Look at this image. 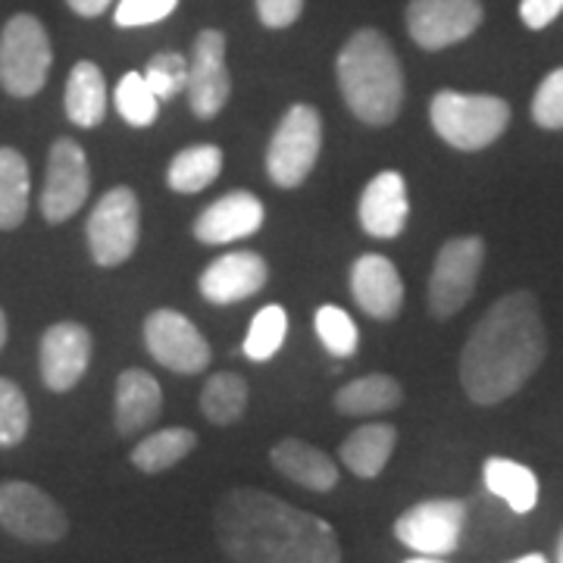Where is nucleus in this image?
Instances as JSON below:
<instances>
[{"instance_id": "f257e3e1", "label": "nucleus", "mask_w": 563, "mask_h": 563, "mask_svg": "<svg viewBox=\"0 0 563 563\" xmlns=\"http://www.w3.org/2000/svg\"><path fill=\"white\" fill-rule=\"evenodd\" d=\"M213 526L232 563H342L332 526L263 488L225 492Z\"/></svg>"}, {"instance_id": "f03ea898", "label": "nucleus", "mask_w": 563, "mask_h": 563, "mask_svg": "<svg viewBox=\"0 0 563 563\" xmlns=\"http://www.w3.org/2000/svg\"><path fill=\"white\" fill-rule=\"evenodd\" d=\"M548 351L542 310L532 291H510L473 325L461 354V383L470 401L501 404L542 366Z\"/></svg>"}, {"instance_id": "7ed1b4c3", "label": "nucleus", "mask_w": 563, "mask_h": 563, "mask_svg": "<svg viewBox=\"0 0 563 563\" xmlns=\"http://www.w3.org/2000/svg\"><path fill=\"white\" fill-rule=\"evenodd\" d=\"M335 76L351 113L366 125H388L401 113L404 69L383 32H354L335 60Z\"/></svg>"}, {"instance_id": "20e7f679", "label": "nucleus", "mask_w": 563, "mask_h": 563, "mask_svg": "<svg viewBox=\"0 0 563 563\" xmlns=\"http://www.w3.org/2000/svg\"><path fill=\"white\" fill-rule=\"evenodd\" d=\"M429 120L439 139L457 151H483L501 139L510 107L495 95H463V91H439L429 103Z\"/></svg>"}, {"instance_id": "39448f33", "label": "nucleus", "mask_w": 563, "mask_h": 563, "mask_svg": "<svg viewBox=\"0 0 563 563\" xmlns=\"http://www.w3.org/2000/svg\"><path fill=\"white\" fill-rule=\"evenodd\" d=\"M54 47L47 29L32 13H16L0 32V88L10 98H35L47 85Z\"/></svg>"}, {"instance_id": "423d86ee", "label": "nucleus", "mask_w": 563, "mask_h": 563, "mask_svg": "<svg viewBox=\"0 0 563 563\" xmlns=\"http://www.w3.org/2000/svg\"><path fill=\"white\" fill-rule=\"evenodd\" d=\"M322 144V120L317 107L295 103L282 117L269 147H266V173L279 188H298L317 166Z\"/></svg>"}, {"instance_id": "0eeeda50", "label": "nucleus", "mask_w": 563, "mask_h": 563, "mask_svg": "<svg viewBox=\"0 0 563 563\" xmlns=\"http://www.w3.org/2000/svg\"><path fill=\"white\" fill-rule=\"evenodd\" d=\"M0 529L25 544H57L69 532L63 507L25 479L0 483Z\"/></svg>"}, {"instance_id": "6e6552de", "label": "nucleus", "mask_w": 563, "mask_h": 563, "mask_svg": "<svg viewBox=\"0 0 563 563\" xmlns=\"http://www.w3.org/2000/svg\"><path fill=\"white\" fill-rule=\"evenodd\" d=\"M85 235L98 266H120L129 261L141 239V203L135 191L129 185L110 188L91 210Z\"/></svg>"}, {"instance_id": "1a4fd4ad", "label": "nucleus", "mask_w": 563, "mask_h": 563, "mask_svg": "<svg viewBox=\"0 0 563 563\" xmlns=\"http://www.w3.org/2000/svg\"><path fill=\"white\" fill-rule=\"evenodd\" d=\"M483 239L463 235V239L444 242L435 257V266H432V276H429V313L435 320H448L470 303L479 273H483Z\"/></svg>"}, {"instance_id": "9d476101", "label": "nucleus", "mask_w": 563, "mask_h": 563, "mask_svg": "<svg viewBox=\"0 0 563 563\" xmlns=\"http://www.w3.org/2000/svg\"><path fill=\"white\" fill-rule=\"evenodd\" d=\"M466 526V504L457 498H435L407 507L395 520V539L426 558H444L461 548Z\"/></svg>"}, {"instance_id": "9b49d317", "label": "nucleus", "mask_w": 563, "mask_h": 563, "mask_svg": "<svg viewBox=\"0 0 563 563\" xmlns=\"http://www.w3.org/2000/svg\"><path fill=\"white\" fill-rule=\"evenodd\" d=\"M91 191V169L79 141L57 139L47 154L44 191H41V213L47 222H66L79 213Z\"/></svg>"}, {"instance_id": "f8f14e48", "label": "nucleus", "mask_w": 563, "mask_h": 563, "mask_svg": "<svg viewBox=\"0 0 563 563\" xmlns=\"http://www.w3.org/2000/svg\"><path fill=\"white\" fill-rule=\"evenodd\" d=\"M144 344L154 361L181 376H195L210 366V344L198 332V325L179 310H154L144 320Z\"/></svg>"}, {"instance_id": "ddd939ff", "label": "nucleus", "mask_w": 563, "mask_h": 563, "mask_svg": "<svg viewBox=\"0 0 563 563\" xmlns=\"http://www.w3.org/2000/svg\"><path fill=\"white\" fill-rule=\"evenodd\" d=\"M188 107L198 120H213L232 95V76L225 66V35L220 29H203L195 38L188 60Z\"/></svg>"}, {"instance_id": "4468645a", "label": "nucleus", "mask_w": 563, "mask_h": 563, "mask_svg": "<svg viewBox=\"0 0 563 563\" xmlns=\"http://www.w3.org/2000/svg\"><path fill=\"white\" fill-rule=\"evenodd\" d=\"M483 25L479 0H410L407 32L422 51H442Z\"/></svg>"}, {"instance_id": "2eb2a0df", "label": "nucleus", "mask_w": 563, "mask_h": 563, "mask_svg": "<svg viewBox=\"0 0 563 563\" xmlns=\"http://www.w3.org/2000/svg\"><path fill=\"white\" fill-rule=\"evenodd\" d=\"M91 363V332L81 322H54L41 339L38 366L41 379L51 391H73L88 373Z\"/></svg>"}, {"instance_id": "dca6fc26", "label": "nucleus", "mask_w": 563, "mask_h": 563, "mask_svg": "<svg viewBox=\"0 0 563 563\" xmlns=\"http://www.w3.org/2000/svg\"><path fill=\"white\" fill-rule=\"evenodd\" d=\"M269 279V266L263 261L261 254L254 251H232V254H222L217 261L210 263L201 273V298L207 303H239L254 298L257 291H263V285Z\"/></svg>"}, {"instance_id": "f3484780", "label": "nucleus", "mask_w": 563, "mask_h": 563, "mask_svg": "<svg viewBox=\"0 0 563 563\" xmlns=\"http://www.w3.org/2000/svg\"><path fill=\"white\" fill-rule=\"evenodd\" d=\"M351 295L366 317L395 320L404 303V282L398 266L383 254L357 257L351 266Z\"/></svg>"}, {"instance_id": "a211bd4d", "label": "nucleus", "mask_w": 563, "mask_h": 563, "mask_svg": "<svg viewBox=\"0 0 563 563\" xmlns=\"http://www.w3.org/2000/svg\"><path fill=\"white\" fill-rule=\"evenodd\" d=\"M357 217L366 235L373 239H398L410 217V198H407V181L401 173L385 169L373 176L363 188Z\"/></svg>"}, {"instance_id": "6ab92c4d", "label": "nucleus", "mask_w": 563, "mask_h": 563, "mask_svg": "<svg viewBox=\"0 0 563 563\" xmlns=\"http://www.w3.org/2000/svg\"><path fill=\"white\" fill-rule=\"evenodd\" d=\"M266 220L261 198L251 191H229L195 220V239L203 244H232L251 239Z\"/></svg>"}, {"instance_id": "aec40b11", "label": "nucleus", "mask_w": 563, "mask_h": 563, "mask_svg": "<svg viewBox=\"0 0 563 563\" xmlns=\"http://www.w3.org/2000/svg\"><path fill=\"white\" fill-rule=\"evenodd\" d=\"M163 388L147 369H125L117 379V432L135 435L161 417Z\"/></svg>"}, {"instance_id": "412c9836", "label": "nucleus", "mask_w": 563, "mask_h": 563, "mask_svg": "<svg viewBox=\"0 0 563 563\" xmlns=\"http://www.w3.org/2000/svg\"><path fill=\"white\" fill-rule=\"evenodd\" d=\"M269 461L279 470L285 479L303 485L310 492H332L339 485V466L335 461L313 448V444L301 442V439H282L273 451Z\"/></svg>"}, {"instance_id": "4be33fe9", "label": "nucleus", "mask_w": 563, "mask_h": 563, "mask_svg": "<svg viewBox=\"0 0 563 563\" xmlns=\"http://www.w3.org/2000/svg\"><path fill=\"white\" fill-rule=\"evenodd\" d=\"M66 117L79 129H98L107 117V79L101 66L91 60H79L66 79Z\"/></svg>"}, {"instance_id": "5701e85b", "label": "nucleus", "mask_w": 563, "mask_h": 563, "mask_svg": "<svg viewBox=\"0 0 563 563\" xmlns=\"http://www.w3.org/2000/svg\"><path fill=\"white\" fill-rule=\"evenodd\" d=\"M398 429L388 422H366L354 429L342 444V463L361 479H376L395 451Z\"/></svg>"}, {"instance_id": "b1692460", "label": "nucleus", "mask_w": 563, "mask_h": 563, "mask_svg": "<svg viewBox=\"0 0 563 563\" xmlns=\"http://www.w3.org/2000/svg\"><path fill=\"white\" fill-rule=\"evenodd\" d=\"M485 488L498 495L514 514H529L539 504V479L536 473L507 457H488L483 466Z\"/></svg>"}, {"instance_id": "393cba45", "label": "nucleus", "mask_w": 563, "mask_h": 563, "mask_svg": "<svg viewBox=\"0 0 563 563\" xmlns=\"http://www.w3.org/2000/svg\"><path fill=\"white\" fill-rule=\"evenodd\" d=\"M404 391L395 376L385 373H369L363 379H354L335 395V410L342 417H373V413H385L395 410L401 404Z\"/></svg>"}, {"instance_id": "a878e982", "label": "nucleus", "mask_w": 563, "mask_h": 563, "mask_svg": "<svg viewBox=\"0 0 563 563\" xmlns=\"http://www.w3.org/2000/svg\"><path fill=\"white\" fill-rule=\"evenodd\" d=\"M32 195V173L16 147H0V232H13L25 222Z\"/></svg>"}, {"instance_id": "bb28decb", "label": "nucleus", "mask_w": 563, "mask_h": 563, "mask_svg": "<svg viewBox=\"0 0 563 563\" xmlns=\"http://www.w3.org/2000/svg\"><path fill=\"white\" fill-rule=\"evenodd\" d=\"M220 169L222 151L217 144H191L173 157L166 169V185L179 195H195V191H203L210 181H217Z\"/></svg>"}, {"instance_id": "cd10ccee", "label": "nucleus", "mask_w": 563, "mask_h": 563, "mask_svg": "<svg viewBox=\"0 0 563 563\" xmlns=\"http://www.w3.org/2000/svg\"><path fill=\"white\" fill-rule=\"evenodd\" d=\"M195 448H198V435L191 429L173 426V429H163V432L141 439L132 448V463L141 473H163V470H173L176 463L185 461Z\"/></svg>"}, {"instance_id": "c85d7f7f", "label": "nucleus", "mask_w": 563, "mask_h": 563, "mask_svg": "<svg viewBox=\"0 0 563 563\" xmlns=\"http://www.w3.org/2000/svg\"><path fill=\"white\" fill-rule=\"evenodd\" d=\"M247 410V383L239 373H217L210 376L201 391V413L213 426H232Z\"/></svg>"}, {"instance_id": "c756f323", "label": "nucleus", "mask_w": 563, "mask_h": 563, "mask_svg": "<svg viewBox=\"0 0 563 563\" xmlns=\"http://www.w3.org/2000/svg\"><path fill=\"white\" fill-rule=\"evenodd\" d=\"M288 335V313L282 303H266L261 313L251 320L247 339H244V357L254 363L273 361L279 354Z\"/></svg>"}, {"instance_id": "7c9ffc66", "label": "nucleus", "mask_w": 563, "mask_h": 563, "mask_svg": "<svg viewBox=\"0 0 563 563\" xmlns=\"http://www.w3.org/2000/svg\"><path fill=\"white\" fill-rule=\"evenodd\" d=\"M117 110L129 125L144 129L154 125L157 113H161V98L151 91V85L139 73H125L117 85Z\"/></svg>"}, {"instance_id": "2f4dec72", "label": "nucleus", "mask_w": 563, "mask_h": 563, "mask_svg": "<svg viewBox=\"0 0 563 563\" xmlns=\"http://www.w3.org/2000/svg\"><path fill=\"white\" fill-rule=\"evenodd\" d=\"M317 335H320L322 347L332 354V357H351L361 344V332H357V322L344 313L342 307L335 303H322L317 310Z\"/></svg>"}, {"instance_id": "473e14b6", "label": "nucleus", "mask_w": 563, "mask_h": 563, "mask_svg": "<svg viewBox=\"0 0 563 563\" xmlns=\"http://www.w3.org/2000/svg\"><path fill=\"white\" fill-rule=\"evenodd\" d=\"M32 426L29 398L13 379L0 376V448H16L25 442Z\"/></svg>"}, {"instance_id": "72a5a7b5", "label": "nucleus", "mask_w": 563, "mask_h": 563, "mask_svg": "<svg viewBox=\"0 0 563 563\" xmlns=\"http://www.w3.org/2000/svg\"><path fill=\"white\" fill-rule=\"evenodd\" d=\"M144 79L151 85V91L161 98V103L173 101L176 95H181L188 88V60L176 51H161L147 63Z\"/></svg>"}, {"instance_id": "f704fd0d", "label": "nucleus", "mask_w": 563, "mask_h": 563, "mask_svg": "<svg viewBox=\"0 0 563 563\" xmlns=\"http://www.w3.org/2000/svg\"><path fill=\"white\" fill-rule=\"evenodd\" d=\"M532 120L548 132H561L563 129V66L548 73L539 85V91L532 98Z\"/></svg>"}, {"instance_id": "c9c22d12", "label": "nucleus", "mask_w": 563, "mask_h": 563, "mask_svg": "<svg viewBox=\"0 0 563 563\" xmlns=\"http://www.w3.org/2000/svg\"><path fill=\"white\" fill-rule=\"evenodd\" d=\"M176 7H179V0H120L113 20L120 29H139V25H154V22L166 20Z\"/></svg>"}, {"instance_id": "e433bc0d", "label": "nucleus", "mask_w": 563, "mask_h": 563, "mask_svg": "<svg viewBox=\"0 0 563 563\" xmlns=\"http://www.w3.org/2000/svg\"><path fill=\"white\" fill-rule=\"evenodd\" d=\"M303 0H257V16L266 29H288L298 22Z\"/></svg>"}, {"instance_id": "4c0bfd02", "label": "nucleus", "mask_w": 563, "mask_h": 563, "mask_svg": "<svg viewBox=\"0 0 563 563\" xmlns=\"http://www.w3.org/2000/svg\"><path fill=\"white\" fill-rule=\"evenodd\" d=\"M563 13V0H520V16L529 29H544Z\"/></svg>"}, {"instance_id": "58836bf2", "label": "nucleus", "mask_w": 563, "mask_h": 563, "mask_svg": "<svg viewBox=\"0 0 563 563\" xmlns=\"http://www.w3.org/2000/svg\"><path fill=\"white\" fill-rule=\"evenodd\" d=\"M66 3H69V10L79 13V16H101L113 0H66Z\"/></svg>"}, {"instance_id": "ea45409f", "label": "nucleus", "mask_w": 563, "mask_h": 563, "mask_svg": "<svg viewBox=\"0 0 563 563\" xmlns=\"http://www.w3.org/2000/svg\"><path fill=\"white\" fill-rule=\"evenodd\" d=\"M3 344H7V317L0 310V351H3Z\"/></svg>"}, {"instance_id": "a19ab883", "label": "nucleus", "mask_w": 563, "mask_h": 563, "mask_svg": "<svg viewBox=\"0 0 563 563\" xmlns=\"http://www.w3.org/2000/svg\"><path fill=\"white\" fill-rule=\"evenodd\" d=\"M510 563H548L544 561V554H526L520 561H510Z\"/></svg>"}, {"instance_id": "79ce46f5", "label": "nucleus", "mask_w": 563, "mask_h": 563, "mask_svg": "<svg viewBox=\"0 0 563 563\" xmlns=\"http://www.w3.org/2000/svg\"><path fill=\"white\" fill-rule=\"evenodd\" d=\"M404 563H444V561H439V558H426V554H422V558H410V561H404Z\"/></svg>"}, {"instance_id": "37998d69", "label": "nucleus", "mask_w": 563, "mask_h": 563, "mask_svg": "<svg viewBox=\"0 0 563 563\" xmlns=\"http://www.w3.org/2000/svg\"><path fill=\"white\" fill-rule=\"evenodd\" d=\"M558 563H563V536L561 542H558Z\"/></svg>"}]
</instances>
